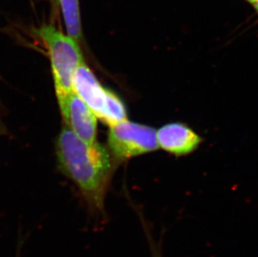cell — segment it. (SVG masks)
I'll use <instances>...</instances> for the list:
<instances>
[{
  "label": "cell",
  "instance_id": "obj_7",
  "mask_svg": "<svg viewBox=\"0 0 258 257\" xmlns=\"http://www.w3.org/2000/svg\"><path fill=\"white\" fill-rule=\"evenodd\" d=\"M67 35L80 44L83 39L79 0H59Z\"/></svg>",
  "mask_w": 258,
  "mask_h": 257
},
{
  "label": "cell",
  "instance_id": "obj_4",
  "mask_svg": "<svg viewBox=\"0 0 258 257\" xmlns=\"http://www.w3.org/2000/svg\"><path fill=\"white\" fill-rule=\"evenodd\" d=\"M108 145L113 155L120 160L156 151L159 146L153 128L126 119L110 126Z\"/></svg>",
  "mask_w": 258,
  "mask_h": 257
},
{
  "label": "cell",
  "instance_id": "obj_2",
  "mask_svg": "<svg viewBox=\"0 0 258 257\" xmlns=\"http://www.w3.org/2000/svg\"><path fill=\"white\" fill-rule=\"evenodd\" d=\"M38 34L49 53L57 97L73 91L74 76L85 62L78 43L54 25H43Z\"/></svg>",
  "mask_w": 258,
  "mask_h": 257
},
{
  "label": "cell",
  "instance_id": "obj_3",
  "mask_svg": "<svg viewBox=\"0 0 258 257\" xmlns=\"http://www.w3.org/2000/svg\"><path fill=\"white\" fill-rule=\"evenodd\" d=\"M73 90L95 116L110 126L126 119L125 107L120 99L100 85L85 62L75 73Z\"/></svg>",
  "mask_w": 258,
  "mask_h": 257
},
{
  "label": "cell",
  "instance_id": "obj_1",
  "mask_svg": "<svg viewBox=\"0 0 258 257\" xmlns=\"http://www.w3.org/2000/svg\"><path fill=\"white\" fill-rule=\"evenodd\" d=\"M59 170L78 187L88 209L105 214V199L111 161L107 150L96 142L88 143L70 128H63L56 141Z\"/></svg>",
  "mask_w": 258,
  "mask_h": 257
},
{
  "label": "cell",
  "instance_id": "obj_9",
  "mask_svg": "<svg viewBox=\"0 0 258 257\" xmlns=\"http://www.w3.org/2000/svg\"><path fill=\"white\" fill-rule=\"evenodd\" d=\"M248 1H250V2L252 4V5H253L255 9L257 10L258 12V0H248Z\"/></svg>",
  "mask_w": 258,
  "mask_h": 257
},
{
  "label": "cell",
  "instance_id": "obj_8",
  "mask_svg": "<svg viewBox=\"0 0 258 257\" xmlns=\"http://www.w3.org/2000/svg\"><path fill=\"white\" fill-rule=\"evenodd\" d=\"M144 231L146 234V240L148 243L149 250L151 257L162 256V242L161 240H156L155 235L151 233V230L147 226H144Z\"/></svg>",
  "mask_w": 258,
  "mask_h": 257
},
{
  "label": "cell",
  "instance_id": "obj_6",
  "mask_svg": "<svg viewBox=\"0 0 258 257\" xmlns=\"http://www.w3.org/2000/svg\"><path fill=\"white\" fill-rule=\"evenodd\" d=\"M156 136L160 147L176 155L192 152L201 142L200 137L195 132L180 123L161 127Z\"/></svg>",
  "mask_w": 258,
  "mask_h": 257
},
{
  "label": "cell",
  "instance_id": "obj_5",
  "mask_svg": "<svg viewBox=\"0 0 258 257\" xmlns=\"http://www.w3.org/2000/svg\"><path fill=\"white\" fill-rule=\"evenodd\" d=\"M58 106L67 128L88 143L96 142L97 117L75 91L58 96Z\"/></svg>",
  "mask_w": 258,
  "mask_h": 257
}]
</instances>
